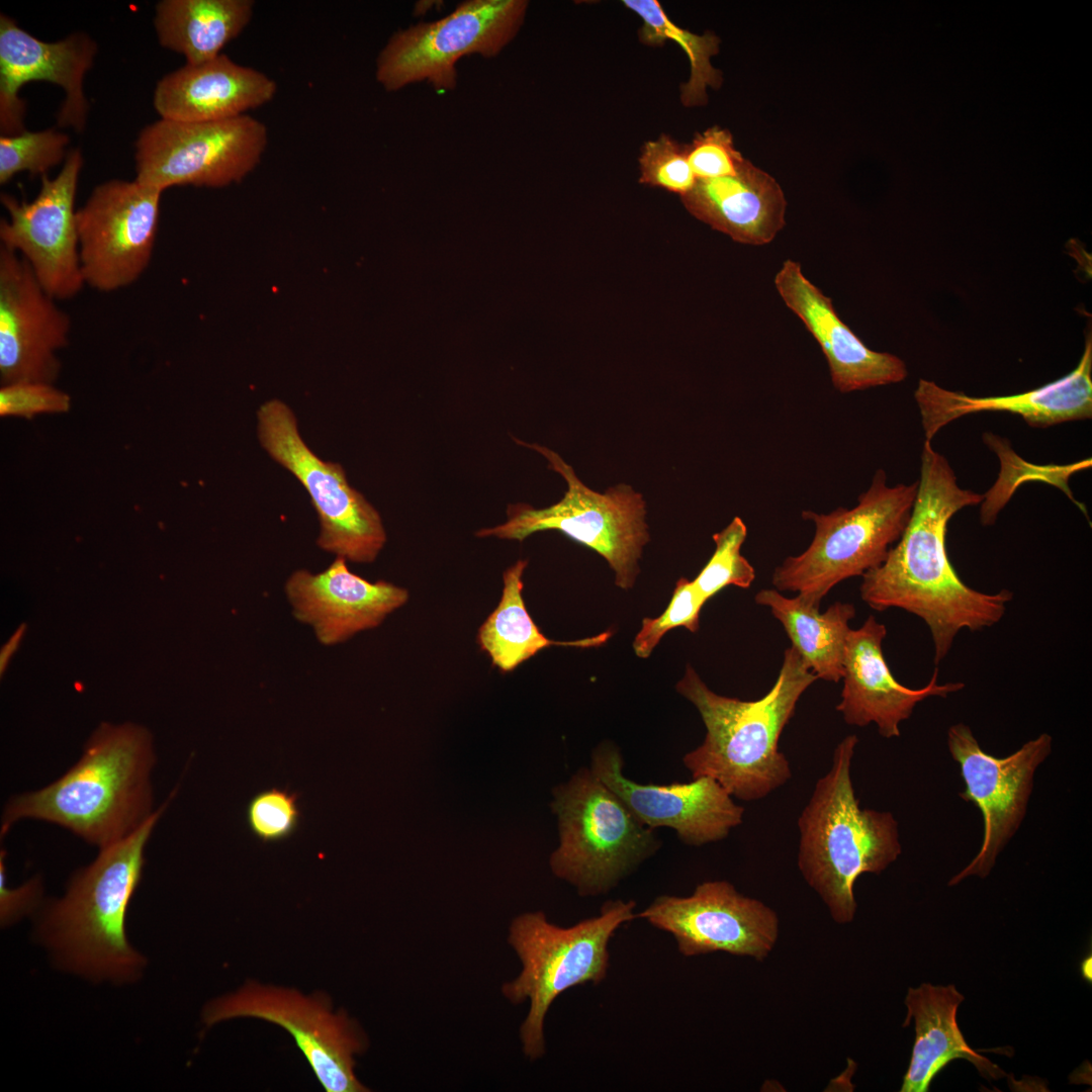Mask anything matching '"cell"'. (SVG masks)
<instances>
[{
    "label": "cell",
    "instance_id": "23",
    "mask_svg": "<svg viewBox=\"0 0 1092 1092\" xmlns=\"http://www.w3.org/2000/svg\"><path fill=\"white\" fill-rule=\"evenodd\" d=\"M886 635V626L874 616L858 629H850L844 648L841 701L836 710L847 724L862 727L875 723L881 736L892 738L900 736V723L912 715L918 703L929 697L945 698L965 685L938 684L937 668L923 688L901 685L883 654Z\"/></svg>",
    "mask_w": 1092,
    "mask_h": 1092
},
{
    "label": "cell",
    "instance_id": "24",
    "mask_svg": "<svg viewBox=\"0 0 1092 1092\" xmlns=\"http://www.w3.org/2000/svg\"><path fill=\"white\" fill-rule=\"evenodd\" d=\"M785 304L801 320L820 346L833 386L847 393L898 383L907 367L898 356L870 349L839 317L832 299L803 273L799 262L787 259L775 276Z\"/></svg>",
    "mask_w": 1092,
    "mask_h": 1092
},
{
    "label": "cell",
    "instance_id": "1",
    "mask_svg": "<svg viewBox=\"0 0 1092 1092\" xmlns=\"http://www.w3.org/2000/svg\"><path fill=\"white\" fill-rule=\"evenodd\" d=\"M917 482L905 531L885 561L862 575L859 593L873 610L899 608L919 617L930 631L938 665L962 630L976 632L997 624L1013 593L974 589L954 570L946 551L947 525L984 495L962 488L947 459L926 440Z\"/></svg>",
    "mask_w": 1092,
    "mask_h": 1092
},
{
    "label": "cell",
    "instance_id": "41",
    "mask_svg": "<svg viewBox=\"0 0 1092 1092\" xmlns=\"http://www.w3.org/2000/svg\"><path fill=\"white\" fill-rule=\"evenodd\" d=\"M1091 957H1089L1082 963V974L1089 981H1091Z\"/></svg>",
    "mask_w": 1092,
    "mask_h": 1092
},
{
    "label": "cell",
    "instance_id": "37",
    "mask_svg": "<svg viewBox=\"0 0 1092 1092\" xmlns=\"http://www.w3.org/2000/svg\"><path fill=\"white\" fill-rule=\"evenodd\" d=\"M687 153L697 179L735 175L746 160L735 148L731 132L717 125L697 132L687 144Z\"/></svg>",
    "mask_w": 1092,
    "mask_h": 1092
},
{
    "label": "cell",
    "instance_id": "11",
    "mask_svg": "<svg viewBox=\"0 0 1092 1092\" xmlns=\"http://www.w3.org/2000/svg\"><path fill=\"white\" fill-rule=\"evenodd\" d=\"M257 417L263 448L310 496L320 520L318 546L352 562H372L386 542L378 512L348 483L340 464L324 461L308 448L288 405L269 400Z\"/></svg>",
    "mask_w": 1092,
    "mask_h": 1092
},
{
    "label": "cell",
    "instance_id": "13",
    "mask_svg": "<svg viewBox=\"0 0 1092 1092\" xmlns=\"http://www.w3.org/2000/svg\"><path fill=\"white\" fill-rule=\"evenodd\" d=\"M250 1017L285 1029L306 1058L328 1092L368 1089L355 1074V1057L366 1049V1037L346 1012H335L323 994L248 983L239 991L211 1001L203 1012L207 1025Z\"/></svg>",
    "mask_w": 1092,
    "mask_h": 1092
},
{
    "label": "cell",
    "instance_id": "21",
    "mask_svg": "<svg viewBox=\"0 0 1092 1092\" xmlns=\"http://www.w3.org/2000/svg\"><path fill=\"white\" fill-rule=\"evenodd\" d=\"M346 561L337 557L318 573L297 570L285 584L294 617L309 625L324 645L344 642L379 626L408 600L405 588L364 579L352 572Z\"/></svg>",
    "mask_w": 1092,
    "mask_h": 1092
},
{
    "label": "cell",
    "instance_id": "27",
    "mask_svg": "<svg viewBox=\"0 0 1092 1092\" xmlns=\"http://www.w3.org/2000/svg\"><path fill=\"white\" fill-rule=\"evenodd\" d=\"M964 996L953 985L923 983L909 988L905 997L907 1016L904 1026L913 1019L915 1040L901 1092H927L936 1075L951 1061L965 1059L987 1078L999 1079L1005 1073L974 1051L963 1036L957 1011Z\"/></svg>",
    "mask_w": 1092,
    "mask_h": 1092
},
{
    "label": "cell",
    "instance_id": "32",
    "mask_svg": "<svg viewBox=\"0 0 1092 1092\" xmlns=\"http://www.w3.org/2000/svg\"><path fill=\"white\" fill-rule=\"evenodd\" d=\"M70 138L56 128L22 131L0 136V184H7L19 172L46 175L67 158Z\"/></svg>",
    "mask_w": 1092,
    "mask_h": 1092
},
{
    "label": "cell",
    "instance_id": "30",
    "mask_svg": "<svg viewBox=\"0 0 1092 1092\" xmlns=\"http://www.w3.org/2000/svg\"><path fill=\"white\" fill-rule=\"evenodd\" d=\"M527 564V560L520 559L504 572L499 603L478 629L477 641L494 666L510 672L551 645L597 647L610 638L611 631L567 642L544 636L528 613L522 597V577Z\"/></svg>",
    "mask_w": 1092,
    "mask_h": 1092
},
{
    "label": "cell",
    "instance_id": "22",
    "mask_svg": "<svg viewBox=\"0 0 1092 1092\" xmlns=\"http://www.w3.org/2000/svg\"><path fill=\"white\" fill-rule=\"evenodd\" d=\"M914 397L919 408L925 440L931 442L939 430L964 416L982 412H1004L1020 416L1032 428H1048L1066 422L1092 418V337H1086L1077 366L1067 375L1022 393L1005 396H970L945 389L935 382L919 379Z\"/></svg>",
    "mask_w": 1092,
    "mask_h": 1092
},
{
    "label": "cell",
    "instance_id": "17",
    "mask_svg": "<svg viewBox=\"0 0 1092 1092\" xmlns=\"http://www.w3.org/2000/svg\"><path fill=\"white\" fill-rule=\"evenodd\" d=\"M636 916L670 933L685 957L723 951L762 962L780 932L771 908L727 881L701 883L688 897L658 896Z\"/></svg>",
    "mask_w": 1092,
    "mask_h": 1092
},
{
    "label": "cell",
    "instance_id": "28",
    "mask_svg": "<svg viewBox=\"0 0 1092 1092\" xmlns=\"http://www.w3.org/2000/svg\"><path fill=\"white\" fill-rule=\"evenodd\" d=\"M252 0H163L154 25L160 44L196 65L219 56L250 23Z\"/></svg>",
    "mask_w": 1092,
    "mask_h": 1092
},
{
    "label": "cell",
    "instance_id": "40",
    "mask_svg": "<svg viewBox=\"0 0 1092 1092\" xmlns=\"http://www.w3.org/2000/svg\"><path fill=\"white\" fill-rule=\"evenodd\" d=\"M24 632H25V624H22L21 626L18 627V629L14 632V634L9 638V640L6 642V644L2 647L1 653H0V671H1V674L6 669V666H7L8 662H9V660H10L11 655L16 651L17 647L19 646V644H20V642L22 640V637L24 635Z\"/></svg>",
    "mask_w": 1092,
    "mask_h": 1092
},
{
    "label": "cell",
    "instance_id": "14",
    "mask_svg": "<svg viewBox=\"0 0 1092 1092\" xmlns=\"http://www.w3.org/2000/svg\"><path fill=\"white\" fill-rule=\"evenodd\" d=\"M163 191L136 179L98 184L76 211L85 285L109 293L148 269L159 231Z\"/></svg>",
    "mask_w": 1092,
    "mask_h": 1092
},
{
    "label": "cell",
    "instance_id": "20",
    "mask_svg": "<svg viewBox=\"0 0 1092 1092\" xmlns=\"http://www.w3.org/2000/svg\"><path fill=\"white\" fill-rule=\"evenodd\" d=\"M97 53L95 41L84 32L64 39L42 41L0 14V130L1 135L24 131L25 104L18 93L32 81H47L63 88L66 96L59 110V126L82 131L89 104L83 80Z\"/></svg>",
    "mask_w": 1092,
    "mask_h": 1092
},
{
    "label": "cell",
    "instance_id": "9",
    "mask_svg": "<svg viewBox=\"0 0 1092 1092\" xmlns=\"http://www.w3.org/2000/svg\"><path fill=\"white\" fill-rule=\"evenodd\" d=\"M515 441L542 454L549 467L565 479L567 490L558 503L548 508L512 505L504 524L481 529L476 536L521 542L536 532L557 530L599 553L614 570L616 585L631 588L639 573L637 562L642 548L649 540L642 495L627 484L613 486L604 493L594 491L554 451Z\"/></svg>",
    "mask_w": 1092,
    "mask_h": 1092
},
{
    "label": "cell",
    "instance_id": "15",
    "mask_svg": "<svg viewBox=\"0 0 1092 1092\" xmlns=\"http://www.w3.org/2000/svg\"><path fill=\"white\" fill-rule=\"evenodd\" d=\"M1052 742V736L1042 733L1012 754L998 758L981 748L968 725L958 723L948 728L947 747L966 786L960 797L981 811L984 823L979 852L949 881L950 886L970 876L986 878L990 874L1024 819L1034 772L1050 755Z\"/></svg>",
    "mask_w": 1092,
    "mask_h": 1092
},
{
    "label": "cell",
    "instance_id": "4",
    "mask_svg": "<svg viewBox=\"0 0 1092 1092\" xmlns=\"http://www.w3.org/2000/svg\"><path fill=\"white\" fill-rule=\"evenodd\" d=\"M174 795L132 834L100 848L71 878L66 894L43 909L37 935L62 969L115 983L141 975L145 959L127 940L126 912L143 876L147 842Z\"/></svg>",
    "mask_w": 1092,
    "mask_h": 1092
},
{
    "label": "cell",
    "instance_id": "6",
    "mask_svg": "<svg viewBox=\"0 0 1092 1092\" xmlns=\"http://www.w3.org/2000/svg\"><path fill=\"white\" fill-rule=\"evenodd\" d=\"M633 900H609L600 914L569 926L549 922L542 911L516 917L508 941L522 964L519 976L502 987L512 1003L529 1000L520 1027L525 1056L545 1054L544 1020L553 1001L571 987L600 984L610 967L609 943L616 930L637 917Z\"/></svg>",
    "mask_w": 1092,
    "mask_h": 1092
},
{
    "label": "cell",
    "instance_id": "29",
    "mask_svg": "<svg viewBox=\"0 0 1092 1092\" xmlns=\"http://www.w3.org/2000/svg\"><path fill=\"white\" fill-rule=\"evenodd\" d=\"M754 600L769 608L784 626L792 647L818 678L834 682L842 678L848 622L855 616L852 604L836 602L820 613L798 596L790 599L778 589H760Z\"/></svg>",
    "mask_w": 1092,
    "mask_h": 1092
},
{
    "label": "cell",
    "instance_id": "35",
    "mask_svg": "<svg viewBox=\"0 0 1092 1092\" xmlns=\"http://www.w3.org/2000/svg\"><path fill=\"white\" fill-rule=\"evenodd\" d=\"M706 602L693 580L678 579L666 610L657 618L643 619L642 628L633 641L636 655L647 658L670 629L685 627L697 632L700 612Z\"/></svg>",
    "mask_w": 1092,
    "mask_h": 1092
},
{
    "label": "cell",
    "instance_id": "25",
    "mask_svg": "<svg viewBox=\"0 0 1092 1092\" xmlns=\"http://www.w3.org/2000/svg\"><path fill=\"white\" fill-rule=\"evenodd\" d=\"M276 82L226 55L185 66L157 83L154 106L162 119L183 122L217 121L245 115L270 102Z\"/></svg>",
    "mask_w": 1092,
    "mask_h": 1092
},
{
    "label": "cell",
    "instance_id": "26",
    "mask_svg": "<svg viewBox=\"0 0 1092 1092\" xmlns=\"http://www.w3.org/2000/svg\"><path fill=\"white\" fill-rule=\"evenodd\" d=\"M681 198L693 215L742 244L766 245L786 224L782 187L747 159L735 175L697 179Z\"/></svg>",
    "mask_w": 1092,
    "mask_h": 1092
},
{
    "label": "cell",
    "instance_id": "12",
    "mask_svg": "<svg viewBox=\"0 0 1092 1092\" xmlns=\"http://www.w3.org/2000/svg\"><path fill=\"white\" fill-rule=\"evenodd\" d=\"M267 144L266 125L247 114L206 122L160 118L135 141L134 179L163 192L185 185L224 187L258 166Z\"/></svg>",
    "mask_w": 1092,
    "mask_h": 1092
},
{
    "label": "cell",
    "instance_id": "7",
    "mask_svg": "<svg viewBox=\"0 0 1092 1092\" xmlns=\"http://www.w3.org/2000/svg\"><path fill=\"white\" fill-rule=\"evenodd\" d=\"M917 488V481L891 486L885 470L878 469L855 507L829 514L803 511L802 518L815 525L814 538L804 552L776 567L775 587L796 592L819 609L834 585L879 567L907 527Z\"/></svg>",
    "mask_w": 1092,
    "mask_h": 1092
},
{
    "label": "cell",
    "instance_id": "18",
    "mask_svg": "<svg viewBox=\"0 0 1092 1092\" xmlns=\"http://www.w3.org/2000/svg\"><path fill=\"white\" fill-rule=\"evenodd\" d=\"M623 765L619 748L604 742L593 751L589 768L649 828H671L685 844L700 846L725 838L742 822L743 807L713 778L644 785L625 777Z\"/></svg>",
    "mask_w": 1092,
    "mask_h": 1092
},
{
    "label": "cell",
    "instance_id": "39",
    "mask_svg": "<svg viewBox=\"0 0 1092 1092\" xmlns=\"http://www.w3.org/2000/svg\"><path fill=\"white\" fill-rule=\"evenodd\" d=\"M5 854L6 851L1 850L0 909L1 924L7 926L35 907L41 895V884L38 878H33L18 888H8L6 885Z\"/></svg>",
    "mask_w": 1092,
    "mask_h": 1092
},
{
    "label": "cell",
    "instance_id": "3",
    "mask_svg": "<svg viewBox=\"0 0 1092 1092\" xmlns=\"http://www.w3.org/2000/svg\"><path fill=\"white\" fill-rule=\"evenodd\" d=\"M816 679L793 647L785 650L775 685L756 701L714 693L687 665L676 691L698 709L706 735L700 746L685 754L684 765L693 778H713L732 797L764 798L792 776L779 740L800 697Z\"/></svg>",
    "mask_w": 1092,
    "mask_h": 1092
},
{
    "label": "cell",
    "instance_id": "36",
    "mask_svg": "<svg viewBox=\"0 0 1092 1092\" xmlns=\"http://www.w3.org/2000/svg\"><path fill=\"white\" fill-rule=\"evenodd\" d=\"M298 797L294 792L279 788L256 794L247 810L248 824L254 835L264 842L291 835L300 818Z\"/></svg>",
    "mask_w": 1092,
    "mask_h": 1092
},
{
    "label": "cell",
    "instance_id": "2",
    "mask_svg": "<svg viewBox=\"0 0 1092 1092\" xmlns=\"http://www.w3.org/2000/svg\"><path fill=\"white\" fill-rule=\"evenodd\" d=\"M156 762L150 732L136 724L102 723L80 759L61 778L12 797L1 835L22 819L60 825L100 848L136 831L154 814L151 772Z\"/></svg>",
    "mask_w": 1092,
    "mask_h": 1092
},
{
    "label": "cell",
    "instance_id": "31",
    "mask_svg": "<svg viewBox=\"0 0 1092 1092\" xmlns=\"http://www.w3.org/2000/svg\"><path fill=\"white\" fill-rule=\"evenodd\" d=\"M623 4L643 21L639 40L646 46L676 42L690 62V78L680 86V101L687 107L702 106L708 101V87L718 89L723 82L722 72L711 64L719 53L720 38L711 31L696 34L677 26L665 14L656 0H624Z\"/></svg>",
    "mask_w": 1092,
    "mask_h": 1092
},
{
    "label": "cell",
    "instance_id": "38",
    "mask_svg": "<svg viewBox=\"0 0 1092 1092\" xmlns=\"http://www.w3.org/2000/svg\"><path fill=\"white\" fill-rule=\"evenodd\" d=\"M71 407L70 395L44 381H16L0 389L1 417L31 419L42 414H63Z\"/></svg>",
    "mask_w": 1092,
    "mask_h": 1092
},
{
    "label": "cell",
    "instance_id": "16",
    "mask_svg": "<svg viewBox=\"0 0 1092 1092\" xmlns=\"http://www.w3.org/2000/svg\"><path fill=\"white\" fill-rule=\"evenodd\" d=\"M83 165L81 151L68 152L60 173L40 177L29 202L2 193L9 218L0 220L1 247L23 258L43 289L56 300H68L85 286L79 257L75 198Z\"/></svg>",
    "mask_w": 1092,
    "mask_h": 1092
},
{
    "label": "cell",
    "instance_id": "33",
    "mask_svg": "<svg viewBox=\"0 0 1092 1092\" xmlns=\"http://www.w3.org/2000/svg\"><path fill=\"white\" fill-rule=\"evenodd\" d=\"M746 536V525L739 517H735L726 528L713 535L715 551L693 580L706 601L727 585L742 588L751 585L755 570L740 552Z\"/></svg>",
    "mask_w": 1092,
    "mask_h": 1092
},
{
    "label": "cell",
    "instance_id": "5",
    "mask_svg": "<svg viewBox=\"0 0 1092 1092\" xmlns=\"http://www.w3.org/2000/svg\"><path fill=\"white\" fill-rule=\"evenodd\" d=\"M857 741L848 735L836 746L798 820L799 870L838 924L854 918L856 879L882 873L902 851L892 813L861 809L855 797L850 766Z\"/></svg>",
    "mask_w": 1092,
    "mask_h": 1092
},
{
    "label": "cell",
    "instance_id": "8",
    "mask_svg": "<svg viewBox=\"0 0 1092 1092\" xmlns=\"http://www.w3.org/2000/svg\"><path fill=\"white\" fill-rule=\"evenodd\" d=\"M553 796L559 846L550 868L582 897L609 893L661 846L655 829L642 824L590 768H579Z\"/></svg>",
    "mask_w": 1092,
    "mask_h": 1092
},
{
    "label": "cell",
    "instance_id": "19",
    "mask_svg": "<svg viewBox=\"0 0 1092 1092\" xmlns=\"http://www.w3.org/2000/svg\"><path fill=\"white\" fill-rule=\"evenodd\" d=\"M41 286L28 263L0 247V379L54 383L58 352L68 346L72 321Z\"/></svg>",
    "mask_w": 1092,
    "mask_h": 1092
},
{
    "label": "cell",
    "instance_id": "10",
    "mask_svg": "<svg viewBox=\"0 0 1092 1092\" xmlns=\"http://www.w3.org/2000/svg\"><path fill=\"white\" fill-rule=\"evenodd\" d=\"M527 8L525 0H467L441 19L400 29L376 59V80L388 92L423 81L451 90L458 60L498 55L518 33Z\"/></svg>",
    "mask_w": 1092,
    "mask_h": 1092
},
{
    "label": "cell",
    "instance_id": "34",
    "mask_svg": "<svg viewBox=\"0 0 1092 1092\" xmlns=\"http://www.w3.org/2000/svg\"><path fill=\"white\" fill-rule=\"evenodd\" d=\"M640 181L667 191L689 193L697 178L690 166L687 144H680L662 133L654 141L646 142L639 156Z\"/></svg>",
    "mask_w": 1092,
    "mask_h": 1092
}]
</instances>
